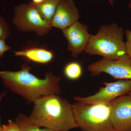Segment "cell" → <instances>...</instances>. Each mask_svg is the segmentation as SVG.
<instances>
[{
    "label": "cell",
    "mask_w": 131,
    "mask_h": 131,
    "mask_svg": "<svg viewBox=\"0 0 131 131\" xmlns=\"http://www.w3.org/2000/svg\"><path fill=\"white\" fill-rule=\"evenodd\" d=\"M30 66L24 64L16 71H0V77L4 85L14 93L29 102L34 103L43 96L58 94L61 91V78L47 72L43 79L30 73Z\"/></svg>",
    "instance_id": "6da1fadb"
},
{
    "label": "cell",
    "mask_w": 131,
    "mask_h": 131,
    "mask_svg": "<svg viewBox=\"0 0 131 131\" xmlns=\"http://www.w3.org/2000/svg\"><path fill=\"white\" fill-rule=\"evenodd\" d=\"M28 117L32 124L41 127L59 131L78 128L72 104L58 94L42 97L34 102Z\"/></svg>",
    "instance_id": "7a4b0ae2"
},
{
    "label": "cell",
    "mask_w": 131,
    "mask_h": 131,
    "mask_svg": "<svg viewBox=\"0 0 131 131\" xmlns=\"http://www.w3.org/2000/svg\"><path fill=\"white\" fill-rule=\"evenodd\" d=\"M125 34L123 28L115 23L101 26L96 34L91 35L84 51L90 56L118 59L126 54Z\"/></svg>",
    "instance_id": "3957f363"
},
{
    "label": "cell",
    "mask_w": 131,
    "mask_h": 131,
    "mask_svg": "<svg viewBox=\"0 0 131 131\" xmlns=\"http://www.w3.org/2000/svg\"><path fill=\"white\" fill-rule=\"evenodd\" d=\"M75 120L82 131H116L110 119L109 103L72 104Z\"/></svg>",
    "instance_id": "277c9868"
},
{
    "label": "cell",
    "mask_w": 131,
    "mask_h": 131,
    "mask_svg": "<svg viewBox=\"0 0 131 131\" xmlns=\"http://www.w3.org/2000/svg\"><path fill=\"white\" fill-rule=\"evenodd\" d=\"M14 14V24L22 31H34L42 36L51 29L52 27L42 18L37 8L31 2L16 6Z\"/></svg>",
    "instance_id": "5b68a950"
},
{
    "label": "cell",
    "mask_w": 131,
    "mask_h": 131,
    "mask_svg": "<svg viewBox=\"0 0 131 131\" xmlns=\"http://www.w3.org/2000/svg\"><path fill=\"white\" fill-rule=\"evenodd\" d=\"M104 87L101 88L96 93L86 97L75 96L76 102L87 104L109 103L120 96L131 92V80H120L113 82L104 83Z\"/></svg>",
    "instance_id": "8992f818"
},
{
    "label": "cell",
    "mask_w": 131,
    "mask_h": 131,
    "mask_svg": "<svg viewBox=\"0 0 131 131\" xmlns=\"http://www.w3.org/2000/svg\"><path fill=\"white\" fill-rule=\"evenodd\" d=\"M93 76L106 73L116 79L131 80V59L125 54L116 60L102 58L89 66Z\"/></svg>",
    "instance_id": "52a82bcc"
},
{
    "label": "cell",
    "mask_w": 131,
    "mask_h": 131,
    "mask_svg": "<svg viewBox=\"0 0 131 131\" xmlns=\"http://www.w3.org/2000/svg\"><path fill=\"white\" fill-rule=\"evenodd\" d=\"M110 119L116 131H131V96H120L109 103Z\"/></svg>",
    "instance_id": "ba28073f"
},
{
    "label": "cell",
    "mask_w": 131,
    "mask_h": 131,
    "mask_svg": "<svg viewBox=\"0 0 131 131\" xmlns=\"http://www.w3.org/2000/svg\"><path fill=\"white\" fill-rule=\"evenodd\" d=\"M86 25L78 21L62 30L68 41V49L72 56L77 57L84 51L91 35Z\"/></svg>",
    "instance_id": "9c48e42d"
},
{
    "label": "cell",
    "mask_w": 131,
    "mask_h": 131,
    "mask_svg": "<svg viewBox=\"0 0 131 131\" xmlns=\"http://www.w3.org/2000/svg\"><path fill=\"white\" fill-rule=\"evenodd\" d=\"M80 17L74 0H61L49 24L63 30L78 21Z\"/></svg>",
    "instance_id": "30bf717a"
},
{
    "label": "cell",
    "mask_w": 131,
    "mask_h": 131,
    "mask_svg": "<svg viewBox=\"0 0 131 131\" xmlns=\"http://www.w3.org/2000/svg\"><path fill=\"white\" fill-rule=\"evenodd\" d=\"M14 52L15 56L22 57L28 61L40 64L49 63L54 58L53 52L42 47H29Z\"/></svg>",
    "instance_id": "8fae6325"
},
{
    "label": "cell",
    "mask_w": 131,
    "mask_h": 131,
    "mask_svg": "<svg viewBox=\"0 0 131 131\" xmlns=\"http://www.w3.org/2000/svg\"><path fill=\"white\" fill-rule=\"evenodd\" d=\"M61 1L45 0L39 5H34L37 8L42 18L50 24Z\"/></svg>",
    "instance_id": "7c38bea8"
},
{
    "label": "cell",
    "mask_w": 131,
    "mask_h": 131,
    "mask_svg": "<svg viewBox=\"0 0 131 131\" xmlns=\"http://www.w3.org/2000/svg\"><path fill=\"white\" fill-rule=\"evenodd\" d=\"M15 122L18 125L21 131H59L41 127L32 124L28 117L20 113L16 118Z\"/></svg>",
    "instance_id": "4fadbf2b"
},
{
    "label": "cell",
    "mask_w": 131,
    "mask_h": 131,
    "mask_svg": "<svg viewBox=\"0 0 131 131\" xmlns=\"http://www.w3.org/2000/svg\"><path fill=\"white\" fill-rule=\"evenodd\" d=\"M82 68L81 64L76 62H72L66 64L64 69V74L68 79L77 80L81 77Z\"/></svg>",
    "instance_id": "5bb4252c"
},
{
    "label": "cell",
    "mask_w": 131,
    "mask_h": 131,
    "mask_svg": "<svg viewBox=\"0 0 131 131\" xmlns=\"http://www.w3.org/2000/svg\"><path fill=\"white\" fill-rule=\"evenodd\" d=\"M8 26L5 19L0 16V39H6L9 35Z\"/></svg>",
    "instance_id": "9a60e30c"
},
{
    "label": "cell",
    "mask_w": 131,
    "mask_h": 131,
    "mask_svg": "<svg viewBox=\"0 0 131 131\" xmlns=\"http://www.w3.org/2000/svg\"><path fill=\"white\" fill-rule=\"evenodd\" d=\"M1 131H21L18 125L16 122L12 120H9L7 125H3L2 126Z\"/></svg>",
    "instance_id": "2e32d148"
},
{
    "label": "cell",
    "mask_w": 131,
    "mask_h": 131,
    "mask_svg": "<svg viewBox=\"0 0 131 131\" xmlns=\"http://www.w3.org/2000/svg\"><path fill=\"white\" fill-rule=\"evenodd\" d=\"M125 34L126 38V42H125L126 54L131 59V31L126 30Z\"/></svg>",
    "instance_id": "e0dca14e"
},
{
    "label": "cell",
    "mask_w": 131,
    "mask_h": 131,
    "mask_svg": "<svg viewBox=\"0 0 131 131\" xmlns=\"http://www.w3.org/2000/svg\"><path fill=\"white\" fill-rule=\"evenodd\" d=\"M11 48L12 47L6 44L5 39H0V57H3L5 52Z\"/></svg>",
    "instance_id": "ac0fdd59"
},
{
    "label": "cell",
    "mask_w": 131,
    "mask_h": 131,
    "mask_svg": "<svg viewBox=\"0 0 131 131\" xmlns=\"http://www.w3.org/2000/svg\"><path fill=\"white\" fill-rule=\"evenodd\" d=\"M45 0H32L31 2L34 5H38L42 3Z\"/></svg>",
    "instance_id": "d6986e66"
},
{
    "label": "cell",
    "mask_w": 131,
    "mask_h": 131,
    "mask_svg": "<svg viewBox=\"0 0 131 131\" xmlns=\"http://www.w3.org/2000/svg\"><path fill=\"white\" fill-rule=\"evenodd\" d=\"M6 92H3V93H2L1 94H0V103H1V101L2 100L3 98V96H5V95L6 94ZM2 129V126L1 125V123H0V131H1Z\"/></svg>",
    "instance_id": "ffe728a7"
},
{
    "label": "cell",
    "mask_w": 131,
    "mask_h": 131,
    "mask_svg": "<svg viewBox=\"0 0 131 131\" xmlns=\"http://www.w3.org/2000/svg\"><path fill=\"white\" fill-rule=\"evenodd\" d=\"M109 2L110 3V4L112 5H113L114 1V0H108Z\"/></svg>",
    "instance_id": "44dd1931"
},
{
    "label": "cell",
    "mask_w": 131,
    "mask_h": 131,
    "mask_svg": "<svg viewBox=\"0 0 131 131\" xmlns=\"http://www.w3.org/2000/svg\"><path fill=\"white\" fill-rule=\"evenodd\" d=\"M129 8H130L131 9V0L130 1V3H129Z\"/></svg>",
    "instance_id": "7402d4cb"
},
{
    "label": "cell",
    "mask_w": 131,
    "mask_h": 131,
    "mask_svg": "<svg viewBox=\"0 0 131 131\" xmlns=\"http://www.w3.org/2000/svg\"><path fill=\"white\" fill-rule=\"evenodd\" d=\"M129 94V95H131V92L129 93V94Z\"/></svg>",
    "instance_id": "603a6c76"
}]
</instances>
